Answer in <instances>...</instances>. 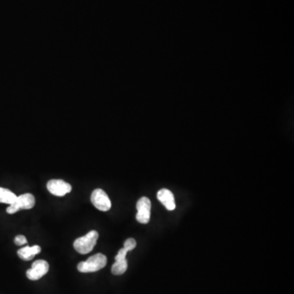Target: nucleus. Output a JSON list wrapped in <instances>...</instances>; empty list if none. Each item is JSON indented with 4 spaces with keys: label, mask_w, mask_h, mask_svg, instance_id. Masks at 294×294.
I'll list each match as a JSON object with an SVG mask.
<instances>
[{
    "label": "nucleus",
    "mask_w": 294,
    "mask_h": 294,
    "mask_svg": "<svg viewBox=\"0 0 294 294\" xmlns=\"http://www.w3.org/2000/svg\"><path fill=\"white\" fill-rule=\"evenodd\" d=\"M107 263V259L103 253H97L90 257L87 261H81L78 264V271L82 273L96 272L104 268Z\"/></svg>",
    "instance_id": "f257e3e1"
},
{
    "label": "nucleus",
    "mask_w": 294,
    "mask_h": 294,
    "mask_svg": "<svg viewBox=\"0 0 294 294\" xmlns=\"http://www.w3.org/2000/svg\"><path fill=\"white\" fill-rule=\"evenodd\" d=\"M99 234L96 230H91L83 237L78 238L74 242V248L80 254H87L94 248Z\"/></svg>",
    "instance_id": "f03ea898"
},
{
    "label": "nucleus",
    "mask_w": 294,
    "mask_h": 294,
    "mask_svg": "<svg viewBox=\"0 0 294 294\" xmlns=\"http://www.w3.org/2000/svg\"><path fill=\"white\" fill-rule=\"evenodd\" d=\"M35 205V199L33 194H24L17 196L15 201L8 206L7 212L9 214H14L22 209H31Z\"/></svg>",
    "instance_id": "7ed1b4c3"
},
{
    "label": "nucleus",
    "mask_w": 294,
    "mask_h": 294,
    "mask_svg": "<svg viewBox=\"0 0 294 294\" xmlns=\"http://www.w3.org/2000/svg\"><path fill=\"white\" fill-rule=\"evenodd\" d=\"M91 202L96 208L103 212L109 211L111 208L110 198L102 189H96L93 190L91 195Z\"/></svg>",
    "instance_id": "20e7f679"
},
{
    "label": "nucleus",
    "mask_w": 294,
    "mask_h": 294,
    "mask_svg": "<svg viewBox=\"0 0 294 294\" xmlns=\"http://www.w3.org/2000/svg\"><path fill=\"white\" fill-rule=\"evenodd\" d=\"M136 218L141 224H147L151 218V202L147 197H141L137 203Z\"/></svg>",
    "instance_id": "39448f33"
},
{
    "label": "nucleus",
    "mask_w": 294,
    "mask_h": 294,
    "mask_svg": "<svg viewBox=\"0 0 294 294\" xmlns=\"http://www.w3.org/2000/svg\"><path fill=\"white\" fill-rule=\"evenodd\" d=\"M49 271L48 261L44 260H37L32 264L31 269L26 271V277L31 280H38L44 277Z\"/></svg>",
    "instance_id": "423d86ee"
},
{
    "label": "nucleus",
    "mask_w": 294,
    "mask_h": 294,
    "mask_svg": "<svg viewBox=\"0 0 294 294\" xmlns=\"http://www.w3.org/2000/svg\"><path fill=\"white\" fill-rule=\"evenodd\" d=\"M47 188L52 194L59 197L64 196L72 190L71 186L69 183L60 179L50 180L47 183Z\"/></svg>",
    "instance_id": "0eeeda50"
},
{
    "label": "nucleus",
    "mask_w": 294,
    "mask_h": 294,
    "mask_svg": "<svg viewBox=\"0 0 294 294\" xmlns=\"http://www.w3.org/2000/svg\"><path fill=\"white\" fill-rule=\"evenodd\" d=\"M157 198H158L159 202L161 203L162 205H164L167 209L169 210V211H173V210L175 209L176 205H175L174 195L169 190H159L158 193H157Z\"/></svg>",
    "instance_id": "6e6552de"
},
{
    "label": "nucleus",
    "mask_w": 294,
    "mask_h": 294,
    "mask_svg": "<svg viewBox=\"0 0 294 294\" xmlns=\"http://www.w3.org/2000/svg\"><path fill=\"white\" fill-rule=\"evenodd\" d=\"M41 252V248L38 245L26 246L17 251V255L20 259L24 261H31L35 257L36 254Z\"/></svg>",
    "instance_id": "1a4fd4ad"
},
{
    "label": "nucleus",
    "mask_w": 294,
    "mask_h": 294,
    "mask_svg": "<svg viewBox=\"0 0 294 294\" xmlns=\"http://www.w3.org/2000/svg\"><path fill=\"white\" fill-rule=\"evenodd\" d=\"M17 197V196L13 191H11L10 190L0 187V204L12 205Z\"/></svg>",
    "instance_id": "9d476101"
},
{
    "label": "nucleus",
    "mask_w": 294,
    "mask_h": 294,
    "mask_svg": "<svg viewBox=\"0 0 294 294\" xmlns=\"http://www.w3.org/2000/svg\"><path fill=\"white\" fill-rule=\"evenodd\" d=\"M128 269V261L127 259H121V260H115V263L113 264L111 267V272L115 276H121L125 273Z\"/></svg>",
    "instance_id": "9b49d317"
},
{
    "label": "nucleus",
    "mask_w": 294,
    "mask_h": 294,
    "mask_svg": "<svg viewBox=\"0 0 294 294\" xmlns=\"http://www.w3.org/2000/svg\"><path fill=\"white\" fill-rule=\"evenodd\" d=\"M136 246H137V242H136L135 240L133 238L128 239L127 241L124 242V245H123V248H125L126 250L129 252V251H132L133 249L136 248Z\"/></svg>",
    "instance_id": "f8f14e48"
},
{
    "label": "nucleus",
    "mask_w": 294,
    "mask_h": 294,
    "mask_svg": "<svg viewBox=\"0 0 294 294\" xmlns=\"http://www.w3.org/2000/svg\"><path fill=\"white\" fill-rule=\"evenodd\" d=\"M14 243L17 246L24 245V244H26L27 243V240H26V237L24 235H19L14 240Z\"/></svg>",
    "instance_id": "ddd939ff"
},
{
    "label": "nucleus",
    "mask_w": 294,
    "mask_h": 294,
    "mask_svg": "<svg viewBox=\"0 0 294 294\" xmlns=\"http://www.w3.org/2000/svg\"><path fill=\"white\" fill-rule=\"evenodd\" d=\"M128 251L126 250L125 248H121V250L119 251L117 255L115 256V260H121V259H126Z\"/></svg>",
    "instance_id": "4468645a"
}]
</instances>
